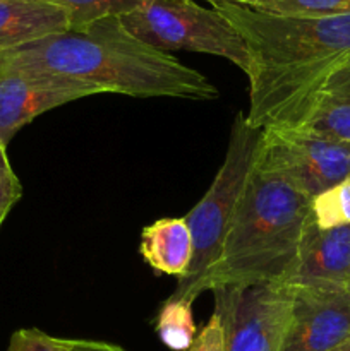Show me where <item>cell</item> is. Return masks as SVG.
Listing matches in <instances>:
<instances>
[{
  "label": "cell",
  "mask_w": 350,
  "mask_h": 351,
  "mask_svg": "<svg viewBox=\"0 0 350 351\" xmlns=\"http://www.w3.org/2000/svg\"><path fill=\"white\" fill-rule=\"evenodd\" d=\"M23 195V185L10 167L7 146L0 143V226Z\"/></svg>",
  "instance_id": "cell-19"
},
{
  "label": "cell",
  "mask_w": 350,
  "mask_h": 351,
  "mask_svg": "<svg viewBox=\"0 0 350 351\" xmlns=\"http://www.w3.org/2000/svg\"><path fill=\"white\" fill-rule=\"evenodd\" d=\"M301 129L350 143V58L326 77Z\"/></svg>",
  "instance_id": "cell-13"
},
{
  "label": "cell",
  "mask_w": 350,
  "mask_h": 351,
  "mask_svg": "<svg viewBox=\"0 0 350 351\" xmlns=\"http://www.w3.org/2000/svg\"><path fill=\"white\" fill-rule=\"evenodd\" d=\"M208 3H215L220 2V0H206ZM226 2H233V3H240V5H247V7H254L256 0H226Z\"/></svg>",
  "instance_id": "cell-22"
},
{
  "label": "cell",
  "mask_w": 350,
  "mask_h": 351,
  "mask_svg": "<svg viewBox=\"0 0 350 351\" xmlns=\"http://www.w3.org/2000/svg\"><path fill=\"white\" fill-rule=\"evenodd\" d=\"M189 351H225V331L218 312H213Z\"/></svg>",
  "instance_id": "cell-20"
},
{
  "label": "cell",
  "mask_w": 350,
  "mask_h": 351,
  "mask_svg": "<svg viewBox=\"0 0 350 351\" xmlns=\"http://www.w3.org/2000/svg\"><path fill=\"white\" fill-rule=\"evenodd\" d=\"M72 351H126L122 346L106 341H91V339H71Z\"/></svg>",
  "instance_id": "cell-21"
},
{
  "label": "cell",
  "mask_w": 350,
  "mask_h": 351,
  "mask_svg": "<svg viewBox=\"0 0 350 351\" xmlns=\"http://www.w3.org/2000/svg\"><path fill=\"white\" fill-rule=\"evenodd\" d=\"M0 69L60 75L134 98L218 96L206 75L137 40L120 17L69 27L16 48L0 57Z\"/></svg>",
  "instance_id": "cell-2"
},
{
  "label": "cell",
  "mask_w": 350,
  "mask_h": 351,
  "mask_svg": "<svg viewBox=\"0 0 350 351\" xmlns=\"http://www.w3.org/2000/svg\"><path fill=\"white\" fill-rule=\"evenodd\" d=\"M7 351H72L71 339L55 338L36 328L12 332Z\"/></svg>",
  "instance_id": "cell-18"
},
{
  "label": "cell",
  "mask_w": 350,
  "mask_h": 351,
  "mask_svg": "<svg viewBox=\"0 0 350 351\" xmlns=\"http://www.w3.org/2000/svg\"><path fill=\"white\" fill-rule=\"evenodd\" d=\"M335 351H350V338L347 339V341L343 343V345L340 346V348H336Z\"/></svg>",
  "instance_id": "cell-23"
},
{
  "label": "cell",
  "mask_w": 350,
  "mask_h": 351,
  "mask_svg": "<svg viewBox=\"0 0 350 351\" xmlns=\"http://www.w3.org/2000/svg\"><path fill=\"white\" fill-rule=\"evenodd\" d=\"M154 331L167 348L189 351L196 339V324L192 317L191 302L168 298L158 312Z\"/></svg>",
  "instance_id": "cell-14"
},
{
  "label": "cell",
  "mask_w": 350,
  "mask_h": 351,
  "mask_svg": "<svg viewBox=\"0 0 350 351\" xmlns=\"http://www.w3.org/2000/svg\"><path fill=\"white\" fill-rule=\"evenodd\" d=\"M246 41L249 110L256 129H301L326 77L350 58V12L295 17L240 3H211Z\"/></svg>",
  "instance_id": "cell-1"
},
{
  "label": "cell",
  "mask_w": 350,
  "mask_h": 351,
  "mask_svg": "<svg viewBox=\"0 0 350 351\" xmlns=\"http://www.w3.org/2000/svg\"><path fill=\"white\" fill-rule=\"evenodd\" d=\"M254 9L278 16L326 17L350 12V0H256Z\"/></svg>",
  "instance_id": "cell-17"
},
{
  "label": "cell",
  "mask_w": 350,
  "mask_h": 351,
  "mask_svg": "<svg viewBox=\"0 0 350 351\" xmlns=\"http://www.w3.org/2000/svg\"><path fill=\"white\" fill-rule=\"evenodd\" d=\"M102 93L96 86L75 79L0 69V143L7 146L41 113Z\"/></svg>",
  "instance_id": "cell-9"
},
{
  "label": "cell",
  "mask_w": 350,
  "mask_h": 351,
  "mask_svg": "<svg viewBox=\"0 0 350 351\" xmlns=\"http://www.w3.org/2000/svg\"><path fill=\"white\" fill-rule=\"evenodd\" d=\"M311 216L321 230L350 226V178L311 199Z\"/></svg>",
  "instance_id": "cell-16"
},
{
  "label": "cell",
  "mask_w": 350,
  "mask_h": 351,
  "mask_svg": "<svg viewBox=\"0 0 350 351\" xmlns=\"http://www.w3.org/2000/svg\"><path fill=\"white\" fill-rule=\"evenodd\" d=\"M139 252L151 269L182 280L194 256L192 233L185 218H161L146 226L141 233Z\"/></svg>",
  "instance_id": "cell-12"
},
{
  "label": "cell",
  "mask_w": 350,
  "mask_h": 351,
  "mask_svg": "<svg viewBox=\"0 0 350 351\" xmlns=\"http://www.w3.org/2000/svg\"><path fill=\"white\" fill-rule=\"evenodd\" d=\"M347 288H349V290H350V283H349V285H347Z\"/></svg>",
  "instance_id": "cell-24"
},
{
  "label": "cell",
  "mask_w": 350,
  "mask_h": 351,
  "mask_svg": "<svg viewBox=\"0 0 350 351\" xmlns=\"http://www.w3.org/2000/svg\"><path fill=\"white\" fill-rule=\"evenodd\" d=\"M350 283V226H305L290 287H345Z\"/></svg>",
  "instance_id": "cell-10"
},
{
  "label": "cell",
  "mask_w": 350,
  "mask_h": 351,
  "mask_svg": "<svg viewBox=\"0 0 350 351\" xmlns=\"http://www.w3.org/2000/svg\"><path fill=\"white\" fill-rule=\"evenodd\" d=\"M256 167L280 175L312 199L350 178V143L304 129H266Z\"/></svg>",
  "instance_id": "cell-6"
},
{
  "label": "cell",
  "mask_w": 350,
  "mask_h": 351,
  "mask_svg": "<svg viewBox=\"0 0 350 351\" xmlns=\"http://www.w3.org/2000/svg\"><path fill=\"white\" fill-rule=\"evenodd\" d=\"M69 14L71 27H84L106 17H122L150 0H48Z\"/></svg>",
  "instance_id": "cell-15"
},
{
  "label": "cell",
  "mask_w": 350,
  "mask_h": 351,
  "mask_svg": "<svg viewBox=\"0 0 350 351\" xmlns=\"http://www.w3.org/2000/svg\"><path fill=\"white\" fill-rule=\"evenodd\" d=\"M126 29L143 43L160 51L187 50L223 57L249 72L246 41L216 9L194 0H150L120 17Z\"/></svg>",
  "instance_id": "cell-5"
},
{
  "label": "cell",
  "mask_w": 350,
  "mask_h": 351,
  "mask_svg": "<svg viewBox=\"0 0 350 351\" xmlns=\"http://www.w3.org/2000/svg\"><path fill=\"white\" fill-rule=\"evenodd\" d=\"M213 293L225 351H280L292 314L290 285L218 288Z\"/></svg>",
  "instance_id": "cell-7"
},
{
  "label": "cell",
  "mask_w": 350,
  "mask_h": 351,
  "mask_svg": "<svg viewBox=\"0 0 350 351\" xmlns=\"http://www.w3.org/2000/svg\"><path fill=\"white\" fill-rule=\"evenodd\" d=\"M311 219V197L254 163L205 291L287 285Z\"/></svg>",
  "instance_id": "cell-3"
},
{
  "label": "cell",
  "mask_w": 350,
  "mask_h": 351,
  "mask_svg": "<svg viewBox=\"0 0 350 351\" xmlns=\"http://www.w3.org/2000/svg\"><path fill=\"white\" fill-rule=\"evenodd\" d=\"M349 338V288L292 287V314L280 351H335Z\"/></svg>",
  "instance_id": "cell-8"
},
{
  "label": "cell",
  "mask_w": 350,
  "mask_h": 351,
  "mask_svg": "<svg viewBox=\"0 0 350 351\" xmlns=\"http://www.w3.org/2000/svg\"><path fill=\"white\" fill-rule=\"evenodd\" d=\"M263 130L249 125L246 113L239 112L230 130L225 160L201 201L191 209L185 221L192 233L194 256L191 267L170 298L194 304L202 293V285L222 254L223 242L235 209L256 163Z\"/></svg>",
  "instance_id": "cell-4"
},
{
  "label": "cell",
  "mask_w": 350,
  "mask_h": 351,
  "mask_svg": "<svg viewBox=\"0 0 350 351\" xmlns=\"http://www.w3.org/2000/svg\"><path fill=\"white\" fill-rule=\"evenodd\" d=\"M71 27L69 14L48 0H0V57Z\"/></svg>",
  "instance_id": "cell-11"
}]
</instances>
